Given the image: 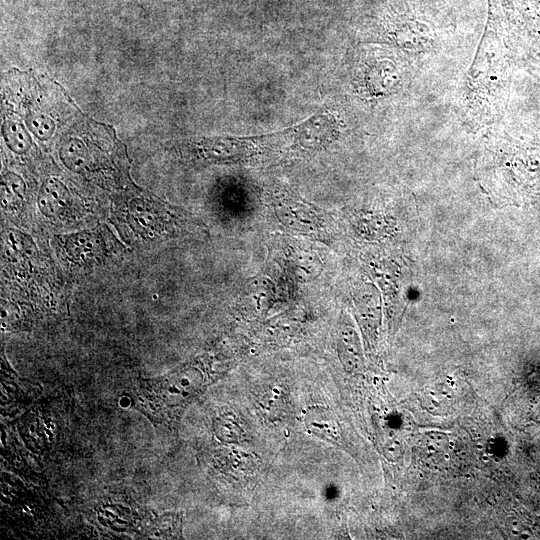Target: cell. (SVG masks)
<instances>
[{
    "label": "cell",
    "instance_id": "cell-1",
    "mask_svg": "<svg viewBox=\"0 0 540 540\" xmlns=\"http://www.w3.org/2000/svg\"><path fill=\"white\" fill-rule=\"evenodd\" d=\"M118 219L134 237L154 241L187 229L190 220L163 204L146 197H132L117 212Z\"/></svg>",
    "mask_w": 540,
    "mask_h": 540
},
{
    "label": "cell",
    "instance_id": "cell-2",
    "mask_svg": "<svg viewBox=\"0 0 540 540\" xmlns=\"http://www.w3.org/2000/svg\"><path fill=\"white\" fill-rule=\"evenodd\" d=\"M109 232L102 226L59 236L56 248L62 259L78 267H92L103 262L110 253Z\"/></svg>",
    "mask_w": 540,
    "mask_h": 540
},
{
    "label": "cell",
    "instance_id": "cell-3",
    "mask_svg": "<svg viewBox=\"0 0 540 540\" xmlns=\"http://www.w3.org/2000/svg\"><path fill=\"white\" fill-rule=\"evenodd\" d=\"M205 377L196 364L188 363L169 375L150 382L148 390L165 405L178 406L193 398L203 387Z\"/></svg>",
    "mask_w": 540,
    "mask_h": 540
},
{
    "label": "cell",
    "instance_id": "cell-4",
    "mask_svg": "<svg viewBox=\"0 0 540 540\" xmlns=\"http://www.w3.org/2000/svg\"><path fill=\"white\" fill-rule=\"evenodd\" d=\"M340 121L329 109L316 112L305 121L286 129L287 135L305 150L325 148L338 135Z\"/></svg>",
    "mask_w": 540,
    "mask_h": 540
},
{
    "label": "cell",
    "instance_id": "cell-5",
    "mask_svg": "<svg viewBox=\"0 0 540 540\" xmlns=\"http://www.w3.org/2000/svg\"><path fill=\"white\" fill-rule=\"evenodd\" d=\"M260 136L213 137L197 143L200 154L216 163L246 161L259 153Z\"/></svg>",
    "mask_w": 540,
    "mask_h": 540
},
{
    "label": "cell",
    "instance_id": "cell-6",
    "mask_svg": "<svg viewBox=\"0 0 540 540\" xmlns=\"http://www.w3.org/2000/svg\"><path fill=\"white\" fill-rule=\"evenodd\" d=\"M38 205L45 216L63 218L70 213L72 199L69 191L61 182L50 179L40 191Z\"/></svg>",
    "mask_w": 540,
    "mask_h": 540
},
{
    "label": "cell",
    "instance_id": "cell-7",
    "mask_svg": "<svg viewBox=\"0 0 540 540\" xmlns=\"http://www.w3.org/2000/svg\"><path fill=\"white\" fill-rule=\"evenodd\" d=\"M363 82L370 94L388 93L398 82L396 67L388 61L368 65L363 71Z\"/></svg>",
    "mask_w": 540,
    "mask_h": 540
},
{
    "label": "cell",
    "instance_id": "cell-8",
    "mask_svg": "<svg viewBox=\"0 0 540 540\" xmlns=\"http://www.w3.org/2000/svg\"><path fill=\"white\" fill-rule=\"evenodd\" d=\"M453 393L448 385L435 383L421 392L420 402L424 409L434 415H445L453 404Z\"/></svg>",
    "mask_w": 540,
    "mask_h": 540
},
{
    "label": "cell",
    "instance_id": "cell-9",
    "mask_svg": "<svg viewBox=\"0 0 540 540\" xmlns=\"http://www.w3.org/2000/svg\"><path fill=\"white\" fill-rule=\"evenodd\" d=\"M305 422L307 428L320 437L334 441L340 438L339 426L327 409L317 407L308 410Z\"/></svg>",
    "mask_w": 540,
    "mask_h": 540
},
{
    "label": "cell",
    "instance_id": "cell-10",
    "mask_svg": "<svg viewBox=\"0 0 540 540\" xmlns=\"http://www.w3.org/2000/svg\"><path fill=\"white\" fill-rule=\"evenodd\" d=\"M339 345L341 360L345 368L351 372L359 370L362 358L353 333L344 331L340 337Z\"/></svg>",
    "mask_w": 540,
    "mask_h": 540
},
{
    "label": "cell",
    "instance_id": "cell-11",
    "mask_svg": "<svg viewBox=\"0 0 540 540\" xmlns=\"http://www.w3.org/2000/svg\"><path fill=\"white\" fill-rule=\"evenodd\" d=\"M3 134L8 146L16 153H26L31 145L30 138L25 130L17 123H6Z\"/></svg>",
    "mask_w": 540,
    "mask_h": 540
},
{
    "label": "cell",
    "instance_id": "cell-12",
    "mask_svg": "<svg viewBox=\"0 0 540 540\" xmlns=\"http://www.w3.org/2000/svg\"><path fill=\"white\" fill-rule=\"evenodd\" d=\"M446 445V436L440 433L427 434L422 441V447L428 455L441 453L445 449Z\"/></svg>",
    "mask_w": 540,
    "mask_h": 540
},
{
    "label": "cell",
    "instance_id": "cell-13",
    "mask_svg": "<svg viewBox=\"0 0 540 540\" xmlns=\"http://www.w3.org/2000/svg\"><path fill=\"white\" fill-rule=\"evenodd\" d=\"M386 457L390 460H396L401 456L402 446L399 441L392 439L385 447Z\"/></svg>",
    "mask_w": 540,
    "mask_h": 540
}]
</instances>
